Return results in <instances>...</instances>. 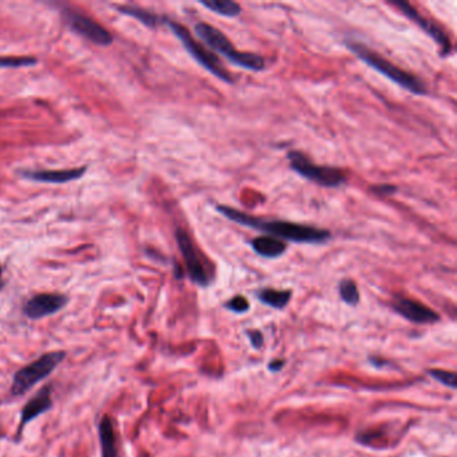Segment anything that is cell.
<instances>
[{"label":"cell","mask_w":457,"mask_h":457,"mask_svg":"<svg viewBox=\"0 0 457 457\" xmlns=\"http://www.w3.org/2000/svg\"><path fill=\"white\" fill-rule=\"evenodd\" d=\"M390 4L396 6L408 19H410L413 23H416L417 26L421 28L425 34H428L430 38L439 44L440 53L443 56L452 54V51H453L452 42H451L448 34L444 31V28L440 25H437L434 20L428 19L421 13H418L416 8L408 1L393 0V1H390Z\"/></svg>","instance_id":"7"},{"label":"cell","mask_w":457,"mask_h":457,"mask_svg":"<svg viewBox=\"0 0 457 457\" xmlns=\"http://www.w3.org/2000/svg\"><path fill=\"white\" fill-rule=\"evenodd\" d=\"M53 388L50 385L43 386L32 398L28 400V403L25 405V408L22 409V417H20V422H19V430H18V436H22V430L28 425L30 421L35 420L37 417L41 416L43 413L49 412L50 409H53L54 403H53Z\"/></svg>","instance_id":"11"},{"label":"cell","mask_w":457,"mask_h":457,"mask_svg":"<svg viewBox=\"0 0 457 457\" xmlns=\"http://www.w3.org/2000/svg\"><path fill=\"white\" fill-rule=\"evenodd\" d=\"M257 298L262 303L274 309H283L290 302L293 293L290 290H274V288H262L257 291Z\"/></svg>","instance_id":"17"},{"label":"cell","mask_w":457,"mask_h":457,"mask_svg":"<svg viewBox=\"0 0 457 457\" xmlns=\"http://www.w3.org/2000/svg\"><path fill=\"white\" fill-rule=\"evenodd\" d=\"M68 296L62 294H38L30 298L23 312L30 319H41L56 314L68 305Z\"/></svg>","instance_id":"10"},{"label":"cell","mask_w":457,"mask_h":457,"mask_svg":"<svg viewBox=\"0 0 457 457\" xmlns=\"http://www.w3.org/2000/svg\"><path fill=\"white\" fill-rule=\"evenodd\" d=\"M65 15H66L68 26L73 28L77 34L82 35L83 38L93 42L95 44H99V46H108L113 42V38L108 30H105L101 25L95 23L93 19L80 14V13H75V11H68Z\"/></svg>","instance_id":"9"},{"label":"cell","mask_w":457,"mask_h":457,"mask_svg":"<svg viewBox=\"0 0 457 457\" xmlns=\"http://www.w3.org/2000/svg\"><path fill=\"white\" fill-rule=\"evenodd\" d=\"M339 295L345 303L350 306H357L360 303V291L354 281L351 279H343L338 286Z\"/></svg>","instance_id":"19"},{"label":"cell","mask_w":457,"mask_h":457,"mask_svg":"<svg viewBox=\"0 0 457 457\" xmlns=\"http://www.w3.org/2000/svg\"><path fill=\"white\" fill-rule=\"evenodd\" d=\"M3 288V271H1V266H0V290Z\"/></svg>","instance_id":"26"},{"label":"cell","mask_w":457,"mask_h":457,"mask_svg":"<svg viewBox=\"0 0 457 457\" xmlns=\"http://www.w3.org/2000/svg\"><path fill=\"white\" fill-rule=\"evenodd\" d=\"M284 365V361H274V362L269 363V369L272 372H279L282 369V366Z\"/></svg>","instance_id":"25"},{"label":"cell","mask_w":457,"mask_h":457,"mask_svg":"<svg viewBox=\"0 0 457 457\" xmlns=\"http://www.w3.org/2000/svg\"><path fill=\"white\" fill-rule=\"evenodd\" d=\"M165 25H168L169 28L172 30V32L175 34L176 37L180 39L183 43L184 49L188 51V54L202 66L205 68L207 71H209L211 74H214L219 80H221L228 85L233 83V78L229 74L228 70L223 66V63L219 61V58L216 56L212 51L207 50L202 43L196 41L190 32L184 26H181L180 23L165 19Z\"/></svg>","instance_id":"6"},{"label":"cell","mask_w":457,"mask_h":457,"mask_svg":"<svg viewBox=\"0 0 457 457\" xmlns=\"http://www.w3.org/2000/svg\"><path fill=\"white\" fill-rule=\"evenodd\" d=\"M98 433H99L102 457H118L117 436L110 417L104 416L101 418L98 425Z\"/></svg>","instance_id":"15"},{"label":"cell","mask_w":457,"mask_h":457,"mask_svg":"<svg viewBox=\"0 0 457 457\" xmlns=\"http://www.w3.org/2000/svg\"><path fill=\"white\" fill-rule=\"evenodd\" d=\"M195 32L212 51L223 55L235 66L250 71H263L266 68V62L263 56L254 53L239 51L219 28H214L205 22H200L195 26Z\"/></svg>","instance_id":"3"},{"label":"cell","mask_w":457,"mask_h":457,"mask_svg":"<svg viewBox=\"0 0 457 457\" xmlns=\"http://www.w3.org/2000/svg\"><path fill=\"white\" fill-rule=\"evenodd\" d=\"M393 309L410 322L433 323L440 319L437 312H434L428 306L409 298H397L393 302Z\"/></svg>","instance_id":"12"},{"label":"cell","mask_w":457,"mask_h":457,"mask_svg":"<svg viewBox=\"0 0 457 457\" xmlns=\"http://www.w3.org/2000/svg\"><path fill=\"white\" fill-rule=\"evenodd\" d=\"M248 336H250V339H251V343L254 345V348L256 349H260L263 346V336L259 333V331H248Z\"/></svg>","instance_id":"24"},{"label":"cell","mask_w":457,"mask_h":457,"mask_svg":"<svg viewBox=\"0 0 457 457\" xmlns=\"http://www.w3.org/2000/svg\"><path fill=\"white\" fill-rule=\"evenodd\" d=\"M65 358L66 353L62 350L50 351L41 355L34 362L28 363V366L19 369L14 374L11 385L13 396L18 397L28 393L32 386H35L38 382L50 376L55 369L63 362Z\"/></svg>","instance_id":"5"},{"label":"cell","mask_w":457,"mask_h":457,"mask_svg":"<svg viewBox=\"0 0 457 457\" xmlns=\"http://www.w3.org/2000/svg\"><path fill=\"white\" fill-rule=\"evenodd\" d=\"M118 11L122 14L133 16L149 28H156L162 23H165V18H160L159 15L149 13L147 10H141V8H135V7H118Z\"/></svg>","instance_id":"18"},{"label":"cell","mask_w":457,"mask_h":457,"mask_svg":"<svg viewBox=\"0 0 457 457\" xmlns=\"http://www.w3.org/2000/svg\"><path fill=\"white\" fill-rule=\"evenodd\" d=\"M200 4L214 14L224 18H238L242 14L240 4L232 0H200Z\"/></svg>","instance_id":"16"},{"label":"cell","mask_w":457,"mask_h":457,"mask_svg":"<svg viewBox=\"0 0 457 457\" xmlns=\"http://www.w3.org/2000/svg\"><path fill=\"white\" fill-rule=\"evenodd\" d=\"M37 63V59L32 56H0V68H25Z\"/></svg>","instance_id":"20"},{"label":"cell","mask_w":457,"mask_h":457,"mask_svg":"<svg viewBox=\"0 0 457 457\" xmlns=\"http://www.w3.org/2000/svg\"><path fill=\"white\" fill-rule=\"evenodd\" d=\"M86 168L78 169H66V171H23L22 176L30 180L41 181V183H53V184H62L68 183L77 178H81L85 175Z\"/></svg>","instance_id":"13"},{"label":"cell","mask_w":457,"mask_h":457,"mask_svg":"<svg viewBox=\"0 0 457 457\" xmlns=\"http://www.w3.org/2000/svg\"><path fill=\"white\" fill-rule=\"evenodd\" d=\"M372 189L376 195H381V196H390V195H394V192H397V187L390 185V184H381V185H376Z\"/></svg>","instance_id":"23"},{"label":"cell","mask_w":457,"mask_h":457,"mask_svg":"<svg viewBox=\"0 0 457 457\" xmlns=\"http://www.w3.org/2000/svg\"><path fill=\"white\" fill-rule=\"evenodd\" d=\"M216 211L227 217L231 221L264 232L266 235L278 238L283 242L299 243V244H323L331 239V233L327 229L317 228L307 224L293 223L286 220H267L248 215L228 205H216Z\"/></svg>","instance_id":"1"},{"label":"cell","mask_w":457,"mask_h":457,"mask_svg":"<svg viewBox=\"0 0 457 457\" xmlns=\"http://www.w3.org/2000/svg\"><path fill=\"white\" fill-rule=\"evenodd\" d=\"M250 243H251V247L256 254L262 257H266V259L281 257L287 251L286 243L278 238L269 236V235L257 236Z\"/></svg>","instance_id":"14"},{"label":"cell","mask_w":457,"mask_h":457,"mask_svg":"<svg viewBox=\"0 0 457 457\" xmlns=\"http://www.w3.org/2000/svg\"><path fill=\"white\" fill-rule=\"evenodd\" d=\"M429 374L436 381L441 382V384L449 386V388H452V389H456L457 378L455 372H446V370H440V369H437V370L436 369H430Z\"/></svg>","instance_id":"21"},{"label":"cell","mask_w":457,"mask_h":457,"mask_svg":"<svg viewBox=\"0 0 457 457\" xmlns=\"http://www.w3.org/2000/svg\"><path fill=\"white\" fill-rule=\"evenodd\" d=\"M226 307L231 310V311H233V312L242 314V312H245L250 309V302L244 296H233L232 299H229L228 302L226 303Z\"/></svg>","instance_id":"22"},{"label":"cell","mask_w":457,"mask_h":457,"mask_svg":"<svg viewBox=\"0 0 457 457\" xmlns=\"http://www.w3.org/2000/svg\"><path fill=\"white\" fill-rule=\"evenodd\" d=\"M175 236L178 250L185 263V269L188 272L189 279L200 287H207L211 282V278L188 232L184 229L177 228Z\"/></svg>","instance_id":"8"},{"label":"cell","mask_w":457,"mask_h":457,"mask_svg":"<svg viewBox=\"0 0 457 457\" xmlns=\"http://www.w3.org/2000/svg\"><path fill=\"white\" fill-rule=\"evenodd\" d=\"M287 160L290 162V168L306 180L318 184L324 188H338L348 181V173L336 166L327 165H317L310 160L300 150H290L287 153Z\"/></svg>","instance_id":"4"},{"label":"cell","mask_w":457,"mask_h":457,"mask_svg":"<svg viewBox=\"0 0 457 457\" xmlns=\"http://www.w3.org/2000/svg\"><path fill=\"white\" fill-rule=\"evenodd\" d=\"M345 46L357 58H360L361 61H363L367 66L374 68L377 73L382 74L384 77H386L390 81L397 83L398 86H401L403 89L408 90L409 93L415 95H425L428 93L427 85L421 81L418 77H416L415 74H412V73H409V71H406L403 68H398L397 65L391 63L386 58L378 54L377 51L372 50L370 47H367L366 44H363L361 42L346 39Z\"/></svg>","instance_id":"2"}]
</instances>
